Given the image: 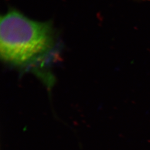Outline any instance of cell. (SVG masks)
<instances>
[{"instance_id":"obj_1","label":"cell","mask_w":150,"mask_h":150,"mask_svg":"<svg viewBox=\"0 0 150 150\" xmlns=\"http://www.w3.org/2000/svg\"><path fill=\"white\" fill-rule=\"evenodd\" d=\"M54 45L48 22L33 21L17 11L1 16L0 54L6 62L19 67L30 65L46 56Z\"/></svg>"}]
</instances>
